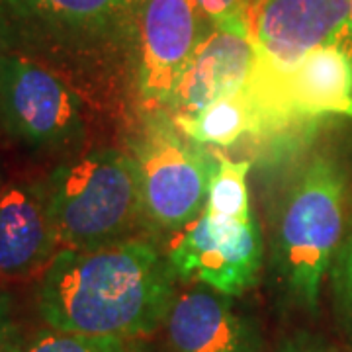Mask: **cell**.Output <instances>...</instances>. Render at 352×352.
<instances>
[{"label": "cell", "mask_w": 352, "mask_h": 352, "mask_svg": "<svg viewBox=\"0 0 352 352\" xmlns=\"http://www.w3.org/2000/svg\"><path fill=\"white\" fill-rule=\"evenodd\" d=\"M175 278L168 258L145 241L63 247L41 274L39 317L67 333L135 340L166 321Z\"/></svg>", "instance_id": "cell-1"}, {"label": "cell", "mask_w": 352, "mask_h": 352, "mask_svg": "<svg viewBox=\"0 0 352 352\" xmlns=\"http://www.w3.org/2000/svg\"><path fill=\"white\" fill-rule=\"evenodd\" d=\"M346 219V176L335 159L315 155L284 198L274 237V268L292 302L314 314L339 251Z\"/></svg>", "instance_id": "cell-2"}, {"label": "cell", "mask_w": 352, "mask_h": 352, "mask_svg": "<svg viewBox=\"0 0 352 352\" xmlns=\"http://www.w3.org/2000/svg\"><path fill=\"white\" fill-rule=\"evenodd\" d=\"M61 249H96L120 241L143 215L133 157L98 149L57 166L43 184Z\"/></svg>", "instance_id": "cell-3"}, {"label": "cell", "mask_w": 352, "mask_h": 352, "mask_svg": "<svg viewBox=\"0 0 352 352\" xmlns=\"http://www.w3.org/2000/svg\"><path fill=\"white\" fill-rule=\"evenodd\" d=\"M149 113L133 151L143 215L161 229L180 231L208 206L214 151L186 138L168 112Z\"/></svg>", "instance_id": "cell-4"}, {"label": "cell", "mask_w": 352, "mask_h": 352, "mask_svg": "<svg viewBox=\"0 0 352 352\" xmlns=\"http://www.w3.org/2000/svg\"><path fill=\"white\" fill-rule=\"evenodd\" d=\"M263 252V235L254 215L231 219L204 210L176 231L166 258L176 278L235 298L258 282Z\"/></svg>", "instance_id": "cell-5"}, {"label": "cell", "mask_w": 352, "mask_h": 352, "mask_svg": "<svg viewBox=\"0 0 352 352\" xmlns=\"http://www.w3.org/2000/svg\"><path fill=\"white\" fill-rule=\"evenodd\" d=\"M0 118L34 149H63L82 138L80 98L61 76L22 57H0Z\"/></svg>", "instance_id": "cell-6"}, {"label": "cell", "mask_w": 352, "mask_h": 352, "mask_svg": "<svg viewBox=\"0 0 352 352\" xmlns=\"http://www.w3.org/2000/svg\"><path fill=\"white\" fill-rule=\"evenodd\" d=\"M352 0H247V34L256 71L288 73L319 45L351 34Z\"/></svg>", "instance_id": "cell-7"}, {"label": "cell", "mask_w": 352, "mask_h": 352, "mask_svg": "<svg viewBox=\"0 0 352 352\" xmlns=\"http://www.w3.org/2000/svg\"><path fill=\"white\" fill-rule=\"evenodd\" d=\"M212 24L196 0H145L139 14V100L145 112L164 110L180 76Z\"/></svg>", "instance_id": "cell-8"}, {"label": "cell", "mask_w": 352, "mask_h": 352, "mask_svg": "<svg viewBox=\"0 0 352 352\" xmlns=\"http://www.w3.org/2000/svg\"><path fill=\"white\" fill-rule=\"evenodd\" d=\"M61 251L43 184L16 182L0 190V280L43 274Z\"/></svg>", "instance_id": "cell-9"}, {"label": "cell", "mask_w": 352, "mask_h": 352, "mask_svg": "<svg viewBox=\"0 0 352 352\" xmlns=\"http://www.w3.org/2000/svg\"><path fill=\"white\" fill-rule=\"evenodd\" d=\"M256 51L247 32L212 28L196 47L164 112L194 113L251 82Z\"/></svg>", "instance_id": "cell-10"}, {"label": "cell", "mask_w": 352, "mask_h": 352, "mask_svg": "<svg viewBox=\"0 0 352 352\" xmlns=\"http://www.w3.org/2000/svg\"><path fill=\"white\" fill-rule=\"evenodd\" d=\"M164 325L173 352H263L256 325L208 286L176 296Z\"/></svg>", "instance_id": "cell-11"}, {"label": "cell", "mask_w": 352, "mask_h": 352, "mask_svg": "<svg viewBox=\"0 0 352 352\" xmlns=\"http://www.w3.org/2000/svg\"><path fill=\"white\" fill-rule=\"evenodd\" d=\"M145 0H0L14 14L73 34H106L139 22Z\"/></svg>", "instance_id": "cell-12"}, {"label": "cell", "mask_w": 352, "mask_h": 352, "mask_svg": "<svg viewBox=\"0 0 352 352\" xmlns=\"http://www.w3.org/2000/svg\"><path fill=\"white\" fill-rule=\"evenodd\" d=\"M170 118L186 138L201 145L229 147L243 135H263V120L247 88L206 106L200 112Z\"/></svg>", "instance_id": "cell-13"}, {"label": "cell", "mask_w": 352, "mask_h": 352, "mask_svg": "<svg viewBox=\"0 0 352 352\" xmlns=\"http://www.w3.org/2000/svg\"><path fill=\"white\" fill-rule=\"evenodd\" d=\"M215 168L210 182V196L206 210L221 217L249 219L252 217L247 175L249 161H233L221 151H214Z\"/></svg>", "instance_id": "cell-14"}, {"label": "cell", "mask_w": 352, "mask_h": 352, "mask_svg": "<svg viewBox=\"0 0 352 352\" xmlns=\"http://www.w3.org/2000/svg\"><path fill=\"white\" fill-rule=\"evenodd\" d=\"M126 344L122 339L67 333L45 325L24 339L20 352H124Z\"/></svg>", "instance_id": "cell-15"}, {"label": "cell", "mask_w": 352, "mask_h": 352, "mask_svg": "<svg viewBox=\"0 0 352 352\" xmlns=\"http://www.w3.org/2000/svg\"><path fill=\"white\" fill-rule=\"evenodd\" d=\"M333 309L344 337L352 342V233L342 239L329 268Z\"/></svg>", "instance_id": "cell-16"}, {"label": "cell", "mask_w": 352, "mask_h": 352, "mask_svg": "<svg viewBox=\"0 0 352 352\" xmlns=\"http://www.w3.org/2000/svg\"><path fill=\"white\" fill-rule=\"evenodd\" d=\"M196 4L212 28L247 32V0H196Z\"/></svg>", "instance_id": "cell-17"}, {"label": "cell", "mask_w": 352, "mask_h": 352, "mask_svg": "<svg viewBox=\"0 0 352 352\" xmlns=\"http://www.w3.org/2000/svg\"><path fill=\"white\" fill-rule=\"evenodd\" d=\"M24 337L14 317L12 300L0 294V352H20Z\"/></svg>", "instance_id": "cell-18"}, {"label": "cell", "mask_w": 352, "mask_h": 352, "mask_svg": "<svg viewBox=\"0 0 352 352\" xmlns=\"http://www.w3.org/2000/svg\"><path fill=\"white\" fill-rule=\"evenodd\" d=\"M278 352H333L329 351L325 344H321V342H317L315 339H309V337H296V339L288 340V342H284Z\"/></svg>", "instance_id": "cell-19"}, {"label": "cell", "mask_w": 352, "mask_h": 352, "mask_svg": "<svg viewBox=\"0 0 352 352\" xmlns=\"http://www.w3.org/2000/svg\"><path fill=\"white\" fill-rule=\"evenodd\" d=\"M124 352H153L149 346H145L143 342H138V340H133V342H127L126 344V351Z\"/></svg>", "instance_id": "cell-20"}, {"label": "cell", "mask_w": 352, "mask_h": 352, "mask_svg": "<svg viewBox=\"0 0 352 352\" xmlns=\"http://www.w3.org/2000/svg\"><path fill=\"white\" fill-rule=\"evenodd\" d=\"M351 32H352V8H351Z\"/></svg>", "instance_id": "cell-21"}]
</instances>
